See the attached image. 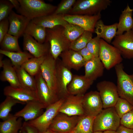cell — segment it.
Returning <instances> with one entry per match:
<instances>
[{
  "label": "cell",
  "instance_id": "cell-12",
  "mask_svg": "<svg viewBox=\"0 0 133 133\" xmlns=\"http://www.w3.org/2000/svg\"><path fill=\"white\" fill-rule=\"evenodd\" d=\"M82 105L85 116H96L103 110L102 102L99 92L91 91L84 94Z\"/></svg>",
  "mask_w": 133,
  "mask_h": 133
},
{
  "label": "cell",
  "instance_id": "cell-3",
  "mask_svg": "<svg viewBox=\"0 0 133 133\" xmlns=\"http://www.w3.org/2000/svg\"><path fill=\"white\" fill-rule=\"evenodd\" d=\"M120 120L114 107L104 109L95 118L93 131H116L120 125Z\"/></svg>",
  "mask_w": 133,
  "mask_h": 133
},
{
  "label": "cell",
  "instance_id": "cell-15",
  "mask_svg": "<svg viewBox=\"0 0 133 133\" xmlns=\"http://www.w3.org/2000/svg\"><path fill=\"white\" fill-rule=\"evenodd\" d=\"M112 44L119 50L124 58L129 59L133 58V32L132 30L116 35Z\"/></svg>",
  "mask_w": 133,
  "mask_h": 133
},
{
  "label": "cell",
  "instance_id": "cell-6",
  "mask_svg": "<svg viewBox=\"0 0 133 133\" xmlns=\"http://www.w3.org/2000/svg\"><path fill=\"white\" fill-rule=\"evenodd\" d=\"M65 98L60 99L55 103L48 106L46 108L45 111L39 117L27 122L36 128L40 133L45 132L49 129L59 113Z\"/></svg>",
  "mask_w": 133,
  "mask_h": 133
},
{
  "label": "cell",
  "instance_id": "cell-10",
  "mask_svg": "<svg viewBox=\"0 0 133 133\" xmlns=\"http://www.w3.org/2000/svg\"><path fill=\"white\" fill-rule=\"evenodd\" d=\"M35 93L38 100L47 107L60 99L56 93L49 87L40 71L34 76Z\"/></svg>",
  "mask_w": 133,
  "mask_h": 133
},
{
  "label": "cell",
  "instance_id": "cell-33",
  "mask_svg": "<svg viewBox=\"0 0 133 133\" xmlns=\"http://www.w3.org/2000/svg\"><path fill=\"white\" fill-rule=\"evenodd\" d=\"M46 55L31 58L25 62L21 66L30 74L34 77L40 72L41 66Z\"/></svg>",
  "mask_w": 133,
  "mask_h": 133
},
{
  "label": "cell",
  "instance_id": "cell-24",
  "mask_svg": "<svg viewBox=\"0 0 133 133\" xmlns=\"http://www.w3.org/2000/svg\"><path fill=\"white\" fill-rule=\"evenodd\" d=\"M117 25V23L111 25H105L103 21L100 19L96 24L94 32L96 36L110 44L116 35Z\"/></svg>",
  "mask_w": 133,
  "mask_h": 133
},
{
  "label": "cell",
  "instance_id": "cell-8",
  "mask_svg": "<svg viewBox=\"0 0 133 133\" xmlns=\"http://www.w3.org/2000/svg\"><path fill=\"white\" fill-rule=\"evenodd\" d=\"M56 93L59 99L65 98L69 94L67 87L73 76L70 70L66 67L61 60H56Z\"/></svg>",
  "mask_w": 133,
  "mask_h": 133
},
{
  "label": "cell",
  "instance_id": "cell-14",
  "mask_svg": "<svg viewBox=\"0 0 133 133\" xmlns=\"http://www.w3.org/2000/svg\"><path fill=\"white\" fill-rule=\"evenodd\" d=\"M83 95H69L64 99L59 112L69 116H84L82 105Z\"/></svg>",
  "mask_w": 133,
  "mask_h": 133
},
{
  "label": "cell",
  "instance_id": "cell-49",
  "mask_svg": "<svg viewBox=\"0 0 133 133\" xmlns=\"http://www.w3.org/2000/svg\"><path fill=\"white\" fill-rule=\"evenodd\" d=\"M42 133H57L49 129H48L45 132Z\"/></svg>",
  "mask_w": 133,
  "mask_h": 133
},
{
  "label": "cell",
  "instance_id": "cell-39",
  "mask_svg": "<svg viewBox=\"0 0 133 133\" xmlns=\"http://www.w3.org/2000/svg\"><path fill=\"white\" fill-rule=\"evenodd\" d=\"M76 1L75 0H62L53 13L63 15L68 14Z\"/></svg>",
  "mask_w": 133,
  "mask_h": 133
},
{
  "label": "cell",
  "instance_id": "cell-11",
  "mask_svg": "<svg viewBox=\"0 0 133 133\" xmlns=\"http://www.w3.org/2000/svg\"><path fill=\"white\" fill-rule=\"evenodd\" d=\"M81 117L69 116L59 112L48 129L57 133H70L76 126Z\"/></svg>",
  "mask_w": 133,
  "mask_h": 133
},
{
  "label": "cell",
  "instance_id": "cell-22",
  "mask_svg": "<svg viewBox=\"0 0 133 133\" xmlns=\"http://www.w3.org/2000/svg\"><path fill=\"white\" fill-rule=\"evenodd\" d=\"M61 61L67 68L78 70L84 66L85 62L78 52L70 49L63 52L60 55Z\"/></svg>",
  "mask_w": 133,
  "mask_h": 133
},
{
  "label": "cell",
  "instance_id": "cell-42",
  "mask_svg": "<svg viewBox=\"0 0 133 133\" xmlns=\"http://www.w3.org/2000/svg\"><path fill=\"white\" fill-rule=\"evenodd\" d=\"M120 124L125 127L133 129V109L120 118Z\"/></svg>",
  "mask_w": 133,
  "mask_h": 133
},
{
  "label": "cell",
  "instance_id": "cell-40",
  "mask_svg": "<svg viewBox=\"0 0 133 133\" xmlns=\"http://www.w3.org/2000/svg\"><path fill=\"white\" fill-rule=\"evenodd\" d=\"M14 8L9 0H0V21L7 18Z\"/></svg>",
  "mask_w": 133,
  "mask_h": 133
},
{
  "label": "cell",
  "instance_id": "cell-53",
  "mask_svg": "<svg viewBox=\"0 0 133 133\" xmlns=\"http://www.w3.org/2000/svg\"><path fill=\"white\" fill-rule=\"evenodd\" d=\"M132 31H133V28L132 29Z\"/></svg>",
  "mask_w": 133,
  "mask_h": 133
},
{
  "label": "cell",
  "instance_id": "cell-30",
  "mask_svg": "<svg viewBox=\"0 0 133 133\" xmlns=\"http://www.w3.org/2000/svg\"><path fill=\"white\" fill-rule=\"evenodd\" d=\"M0 53L8 57L14 67L21 66L29 59L34 57L26 51L11 52L0 49Z\"/></svg>",
  "mask_w": 133,
  "mask_h": 133
},
{
  "label": "cell",
  "instance_id": "cell-16",
  "mask_svg": "<svg viewBox=\"0 0 133 133\" xmlns=\"http://www.w3.org/2000/svg\"><path fill=\"white\" fill-rule=\"evenodd\" d=\"M100 13L93 15L67 14L64 15V19L68 23L78 25L85 31L94 32L98 21L100 19Z\"/></svg>",
  "mask_w": 133,
  "mask_h": 133
},
{
  "label": "cell",
  "instance_id": "cell-35",
  "mask_svg": "<svg viewBox=\"0 0 133 133\" xmlns=\"http://www.w3.org/2000/svg\"><path fill=\"white\" fill-rule=\"evenodd\" d=\"M17 103H23L21 102L10 97H6L4 101L0 105V118L3 121L9 116L10 112L12 107Z\"/></svg>",
  "mask_w": 133,
  "mask_h": 133
},
{
  "label": "cell",
  "instance_id": "cell-18",
  "mask_svg": "<svg viewBox=\"0 0 133 133\" xmlns=\"http://www.w3.org/2000/svg\"><path fill=\"white\" fill-rule=\"evenodd\" d=\"M8 18L9 23L8 33L19 38L23 36L31 21L25 17L16 13L13 11Z\"/></svg>",
  "mask_w": 133,
  "mask_h": 133
},
{
  "label": "cell",
  "instance_id": "cell-2",
  "mask_svg": "<svg viewBox=\"0 0 133 133\" xmlns=\"http://www.w3.org/2000/svg\"><path fill=\"white\" fill-rule=\"evenodd\" d=\"M64 29L61 26L46 28V41L49 43L50 53L55 60L63 52L70 49L71 43L65 35Z\"/></svg>",
  "mask_w": 133,
  "mask_h": 133
},
{
  "label": "cell",
  "instance_id": "cell-44",
  "mask_svg": "<svg viewBox=\"0 0 133 133\" xmlns=\"http://www.w3.org/2000/svg\"><path fill=\"white\" fill-rule=\"evenodd\" d=\"M78 52L83 57L85 62L95 57L92 55L86 47Z\"/></svg>",
  "mask_w": 133,
  "mask_h": 133
},
{
  "label": "cell",
  "instance_id": "cell-37",
  "mask_svg": "<svg viewBox=\"0 0 133 133\" xmlns=\"http://www.w3.org/2000/svg\"><path fill=\"white\" fill-rule=\"evenodd\" d=\"M92 33L91 32L85 31L80 36L71 43L69 49L78 52L86 47L93 38Z\"/></svg>",
  "mask_w": 133,
  "mask_h": 133
},
{
  "label": "cell",
  "instance_id": "cell-52",
  "mask_svg": "<svg viewBox=\"0 0 133 133\" xmlns=\"http://www.w3.org/2000/svg\"><path fill=\"white\" fill-rule=\"evenodd\" d=\"M93 133H103V132L100 131H96L94 132Z\"/></svg>",
  "mask_w": 133,
  "mask_h": 133
},
{
  "label": "cell",
  "instance_id": "cell-26",
  "mask_svg": "<svg viewBox=\"0 0 133 133\" xmlns=\"http://www.w3.org/2000/svg\"><path fill=\"white\" fill-rule=\"evenodd\" d=\"M3 70L0 75V79L7 81L10 85L15 87H21L19 81L16 70L9 60H3Z\"/></svg>",
  "mask_w": 133,
  "mask_h": 133
},
{
  "label": "cell",
  "instance_id": "cell-7",
  "mask_svg": "<svg viewBox=\"0 0 133 133\" xmlns=\"http://www.w3.org/2000/svg\"><path fill=\"white\" fill-rule=\"evenodd\" d=\"M121 56L116 48L100 39L99 57L105 68L109 70L121 63L122 61Z\"/></svg>",
  "mask_w": 133,
  "mask_h": 133
},
{
  "label": "cell",
  "instance_id": "cell-51",
  "mask_svg": "<svg viewBox=\"0 0 133 133\" xmlns=\"http://www.w3.org/2000/svg\"><path fill=\"white\" fill-rule=\"evenodd\" d=\"M19 133H27L25 130L22 127L20 130Z\"/></svg>",
  "mask_w": 133,
  "mask_h": 133
},
{
  "label": "cell",
  "instance_id": "cell-21",
  "mask_svg": "<svg viewBox=\"0 0 133 133\" xmlns=\"http://www.w3.org/2000/svg\"><path fill=\"white\" fill-rule=\"evenodd\" d=\"M93 82L84 75H73L67 86L68 92L70 95H84Z\"/></svg>",
  "mask_w": 133,
  "mask_h": 133
},
{
  "label": "cell",
  "instance_id": "cell-43",
  "mask_svg": "<svg viewBox=\"0 0 133 133\" xmlns=\"http://www.w3.org/2000/svg\"><path fill=\"white\" fill-rule=\"evenodd\" d=\"M9 23L8 18L0 21V42L7 33L9 28Z\"/></svg>",
  "mask_w": 133,
  "mask_h": 133
},
{
  "label": "cell",
  "instance_id": "cell-27",
  "mask_svg": "<svg viewBox=\"0 0 133 133\" xmlns=\"http://www.w3.org/2000/svg\"><path fill=\"white\" fill-rule=\"evenodd\" d=\"M133 9L131 8L128 4L120 15L117 23L116 35L122 34L133 28Z\"/></svg>",
  "mask_w": 133,
  "mask_h": 133
},
{
  "label": "cell",
  "instance_id": "cell-29",
  "mask_svg": "<svg viewBox=\"0 0 133 133\" xmlns=\"http://www.w3.org/2000/svg\"><path fill=\"white\" fill-rule=\"evenodd\" d=\"M14 67L21 87L35 92L36 86L34 77L30 74L21 66Z\"/></svg>",
  "mask_w": 133,
  "mask_h": 133
},
{
  "label": "cell",
  "instance_id": "cell-38",
  "mask_svg": "<svg viewBox=\"0 0 133 133\" xmlns=\"http://www.w3.org/2000/svg\"><path fill=\"white\" fill-rule=\"evenodd\" d=\"M114 107L121 118L126 114L133 109V106L126 100L119 97Z\"/></svg>",
  "mask_w": 133,
  "mask_h": 133
},
{
  "label": "cell",
  "instance_id": "cell-4",
  "mask_svg": "<svg viewBox=\"0 0 133 133\" xmlns=\"http://www.w3.org/2000/svg\"><path fill=\"white\" fill-rule=\"evenodd\" d=\"M110 0H79L76 1L68 14L93 15L100 13L109 6Z\"/></svg>",
  "mask_w": 133,
  "mask_h": 133
},
{
  "label": "cell",
  "instance_id": "cell-25",
  "mask_svg": "<svg viewBox=\"0 0 133 133\" xmlns=\"http://www.w3.org/2000/svg\"><path fill=\"white\" fill-rule=\"evenodd\" d=\"M64 16L63 15L53 13L31 21L46 28H51L58 26L64 27L68 23L64 19Z\"/></svg>",
  "mask_w": 133,
  "mask_h": 133
},
{
  "label": "cell",
  "instance_id": "cell-41",
  "mask_svg": "<svg viewBox=\"0 0 133 133\" xmlns=\"http://www.w3.org/2000/svg\"><path fill=\"white\" fill-rule=\"evenodd\" d=\"M97 36L92 38L87 44L86 47L94 57H99L100 40Z\"/></svg>",
  "mask_w": 133,
  "mask_h": 133
},
{
  "label": "cell",
  "instance_id": "cell-36",
  "mask_svg": "<svg viewBox=\"0 0 133 133\" xmlns=\"http://www.w3.org/2000/svg\"><path fill=\"white\" fill-rule=\"evenodd\" d=\"M85 31L80 26L68 23L64 27V34L71 43L78 38Z\"/></svg>",
  "mask_w": 133,
  "mask_h": 133
},
{
  "label": "cell",
  "instance_id": "cell-28",
  "mask_svg": "<svg viewBox=\"0 0 133 133\" xmlns=\"http://www.w3.org/2000/svg\"><path fill=\"white\" fill-rule=\"evenodd\" d=\"M22 118L10 114L6 120L0 122V133H19L22 128Z\"/></svg>",
  "mask_w": 133,
  "mask_h": 133
},
{
  "label": "cell",
  "instance_id": "cell-31",
  "mask_svg": "<svg viewBox=\"0 0 133 133\" xmlns=\"http://www.w3.org/2000/svg\"><path fill=\"white\" fill-rule=\"evenodd\" d=\"M24 33L30 35L39 43H44L46 41V28L31 21L26 28Z\"/></svg>",
  "mask_w": 133,
  "mask_h": 133
},
{
  "label": "cell",
  "instance_id": "cell-19",
  "mask_svg": "<svg viewBox=\"0 0 133 133\" xmlns=\"http://www.w3.org/2000/svg\"><path fill=\"white\" fill-rule=\"evenodd\" d=\"M46 107L38 100L33 101L26 103L22 109L14 115L18 118H23L25 121L28 122L36 119L43 113L44 109Z\"/></svg>",
  "mask_w": 133,
  "mask_h": 133
},
{
  "label": "cell",
  "instance_id": "cell-32",
  "mask_svg": "<svg viewBox=\"0 0 133 133\" xmlns=\"http://www.w3.org/2000/svg\"><path fill=\"white\" fill-rule=\"evenodd\" d=\"M95 117L85 115L81 116L76 126L70 133H93Z\"/></svg>",
  "mask_w": 133,
  "mask_h": 133
},
{
  "label": "cell",
  "instance_id": "cell-47",
  "mask_svg": "<svg viewBox=\"0 0 133 133\" xmlns=\"http://www.w3.org/2000/svg\"><path fill=\"white\" fill-rule=\"evenodd\" d=\"M9 0L13 5L14 8L17 11L20 6V4L18 0Z\"/></svg>",
  "mask_w": 133,
  "mask_h": 133
},
{
  "label": "cell",
  "instance_id": "cell-17",
  "mask_svg": "<svg viewBox=\"0 0 133 133\" xmlns=\"http://www.w3.org/2000/svg\"><path fill=\"white\" fill-rule=\"evenodd\" d=\"M23 36L24 50L28 51L34 57H39L45 56L50 52V45L48 42L39 43L26 33H24Z\"/></svg>",
  "mask_w": 133,
  "mask_h": 133
},
{
  "label": "cell",
  "instance_id": "cell-45",
  "mask_svg": "<svg viewBox=\"0 0 133 133\" xmlns=\"http://www.w3.org/2000/svg\"><path fill=\"white\" fill-rule=\"evenodd\" d=\"M22 127L27 133H40L36 128L29 124L27 122L25 121L23 123Z\"/></svg>",
  "mask_w": 133,
  "mask_h": 133
},
{
  "label": "cell",
  "instance_id": "cell-9",
  "mask_svg": "<svg viewBox=\"0 0 133 133\" xmlns=\"http://www.w3.org/2000/svg\"><path fill=\"white\" fill-rule=\"evenodd\" d=\"M96 87L104 109L114 107L119 97L117 86L113 82L103 81L98 83Z\"/></svg>",
  "mask_w": 133,
  "mask_h": 133
},
{
  "label": "cell",
  "instance_id": "cell-20",
  "mask_svg": "<svg viewBox=\"0 0 133 133\" xmlns=\"http://www.w3.org/2000/svg\"><path fill=\"white\" fill-rule=\"evenodd\" d=\"M4 95L10 97L23 104L38 100L35 92L22 87H15L10 85L6 86L3 90Z\"/></svg>",
  "mask_w": 133,
  "mask_h": 133
},
{
  "label": "cell",
  "instance_id": "cell-46",
  "mask_svg": "<svg viewBox=\"0 0 133 133\" xmlns=\"http://www.w3.org/2000/svg\"><path fill=\"white\" fill-rule=\"evenodd\" d=\"M116 133H133V129L120 125L116 130Z\"/></svg>",
  "mask_w": 133,
  "mask_h": 133
},
{
  "label": "cell",
  "instance_id": "cell-34",
  "mask_svg": "<svg viewBox=\"0 0 133 133\" xmlns=\"http://www.w3.org/2000/svg\"><path fill=\"white\" fill-rule=\"evenodd\" d=\"M19 38L7 33L0 42V49L11 52L22 51L18 44V39Z\"/></svg>",
  "mask_w": 133,
  "mask_h": 133
},
{
  "label": "cell",
  "instance_id": "cell-50",
  "mask_svg": "<svg viewBox=\"0 0 133 133\" xmlns=\"http://www.w3.org/2000/svg\"><path fill=\"white\" fill-rule=\"evenodd\" d=\"M103 133H116V131L112 130H108L104 131Z\"/></svg>",
  "mask_w": 133,
  "mask_h": 133
},
{
  "label": "cell",
  "instance_id": "cell-1",
  "mask_svg": "<svg viewBox=\"0 0 133 133\" xmlns=\"http://www.w3.org/2000/svg\"><path fill=\"white\" fill-rule=\"evenodd\" d=\"M20 7L17 11L31 20L53 13L57 6L41 0H18Z\"/></svg>",
  "mask_w": 133,
  "mask_h": 133
},
{
  "label": "cell",
  "instance_id": "cell-5",
  "mask_svg": "<svg viewBox=\"0 0 133 133\" xmlns=\"http://www.w3.org/2000/svg\"><path fill=\"white\" fill-rule=\"evenodd\" d=\"M115 67L119 97L126 100L133 106V74H129L125 72L121 63Z\"/></svg>",
  "mask_w": 133,
  "mask_h": 133
},
{
  "label": "cell",
  "instance_id": "cell-13",
  "mask_svg": "<svg viewBox=\"0 0 133 133\" xmlns=\"http://www.w3.org/2000/svg\"><path fill=\"white\" fill-rule=\"evenodd\" d=\"M56 60L53 58L49 52L46 56L41 66L40 71L49 87L56 93Z\"/></svg>",
  "mask_w": 133,
  "mask_h": 133
},
{
  "label": "cell",
  "instance_id": "cell-48",
  "mask_svg": "<svg viewBox=\"0 0 133 133\" xmlns=\"http://www.w3.org/2000/svg\"><path fill=\"white\" fill-rule=\"evenodd\" d=\"M3 55L0 54V68L2 67L3 64V60L2 59Z\"/></svg>",
  "mask_w": 133,
  "mask_h": 133
},
{
  "label": "cell",
  "instance_id": "cell-23",
  "mask_svg": "<svg viewBox=\"0 0 133 133\" xmlns=\"http://www.w3.org/2000/svg\"><path fill=\"white\" fill-rule=\"evenodd\" d=\"M84 66V76L93 81L103 75L105 68L99 57H94L86 62Z\"/></svg>",
  "mask_w": 133,
  "mask_h": 133
}]
</instances>
